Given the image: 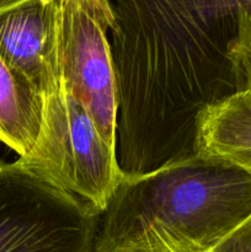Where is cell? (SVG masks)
Returning <instances> with one entry per match:
<instances>
[{"label": "cell", "mask_w": 251, "mask_h": 252, "mask_svg": "<svg viewBox=\"0 0 251 252\" xmlns=\"http://www.w3.org/2000/svg\"><path fill=\"white\" fill-rule=\"evenodd\" d=\"M251 216V175L196 154L123 175L100 214L95 252H211Z\"/></svg>", "instance_id": "cell-1"}, {"label": "cell", "mask_w": 251, "mask_h": 252, "mask_svg": "<svg viewBox=\"0 0 251 252\" xmlns=\"http://www.w3.org/2000/svg\"><path fill=\"white\" fill-rule=\"evenodd\" d=\"M42 95L38 138L29 157L19 159L101 214L125 175L116 147L74 97L58 66Z\"/></svg>", "instance_id": "cell-2"}, {"label": "cell", "mask_w": 251, "mask_h": 252, "mask_svg": "<svg viewBox=\"0 0 251 252\" xmlns=\"http://www.w3.org/2000/svg\"><path fill=\"white\" fill-rule=\"evenodd\" d=\"M98 219L21 159L0 160V252H95Z\"/></svg>", "instance_id": "cell-3"}, {"label": "cell", "mask_w": 251, "mask_h": 252, "mask_svg": "<svg viewBox=\"0 0 251 252\" xmlns=\"http://www.w3.org/2000/svg\"><path fill=\"white\" fill-rule=\"evenodd\" d=\"M113 22L110 0H56L59 75L116 147L117 83L108 37Z\"/></svg>", "instance_id": "cell-4"}, {"label": "cell", "mask_w": 251, "mask_h": 252, "mask_svg": "<svg viewBox=\"0 0 251 252\" xmlns=\"http://www.w3.org/2000/svg\"><path fill=\"white\" fill-rule=\"evenodd\" d=\"M0 56L41 93L57 69L56 0L0 9Z\"/></svg>", "instance_id": "cell-5"}, {"label": "cell", "mask_w": 251, "mask_h": 252, "mask_svg": "<svg viewBox=\"0 0 251 252\" xmlns=\"http://www.w3.org/2000/svg\"><path fill=\"white\" fill-rule=\"evenodd\" d=\"M197 154L224 159L251 175V91L207 108L197 123Z\"/></svg>", "instance_id": "cell-6"}, {"label": "cell", "mask_w": 251, "mask_h": 252, "mask_svg": "<svg viewBox=\"0 0 251 252\" xmlns=\"http://www.w3.org/2000/svg\"><path fill=\"white\" fill-rule=\"evenodd\" d=\"M43 95L0 56V143L29 157L42 125Z\"/></svg>", "instance_id": "cell-7"}, {"label": "cell", "mask_w": 251, "mask_h": 252, "mask_svg": "<svg viewBox=\"0 0 251 252\" xmlns=\"http://www.w3.org/2000/svg\"><path fill=\"white\" fill-rule=\"evenodd\" d=\"M240 90L251 91V9L238 16L236 33L229 48Z\"/></svg>", "instance_id": "cell-8"}, {"label": "cell", "mask_w": 251, "mask_h": 252, "mask_svg": "<svg viewBox=\"0 0 251 252\" xmlns=\"http://www.w3.org/2000/svg\"><path fill=\"white\" fill-rule=\"evenodd\" d=\"M187 9L213 21L236 22L243 11L251 9V0H177Z\"/></svg>", "instance_id": "cell-9"}, {"label": "cell", "mask_w": 251, "mask_h": 252, "mask_svg": "<svg viewBox=\"0 0 251 252\" xmlns=\"http://www.w3.org/2000/svg\"><path fill=\"white\" fill-rule=\"evenodd\" d=\"M211 252H251V216L226 235Z\"/></svg>", "instance_id": "cell-10"}, {"label": "cell", "mask_w": 251, "mask_h": 252, "mask_svg": "<svg viewBox=\"0 0 251 252\" xmlns=\"http://www.w3.org/2000/svg\"><path fill=\"white\" fill-rule=\"evenodd\" d=\"M20 1H24V0H0V9L10 6V5H14V4H16V2H20Z\"/></svg>", "instance_id": "cell-11"}]
</instances>
